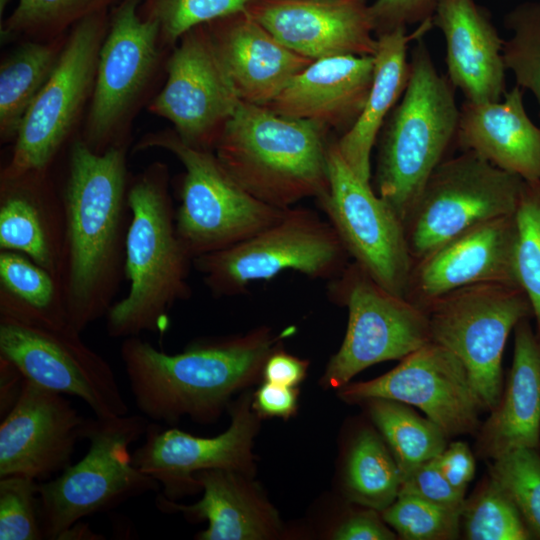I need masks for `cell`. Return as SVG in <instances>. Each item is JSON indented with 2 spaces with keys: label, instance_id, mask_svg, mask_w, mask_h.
<instances>
[{
  "label": "cell",
  "instance_id": "cell-1",
  "mask_svg": "<svg viewBox=\"0 0 540 540\" xmlns=\"http://www.w3.org/2000/svg\"><path fill=\"white\" fill-rule=\"evenodd\" d=\"M128 147L103 153L71 145L62 199L65 237L59 282L67 322L82 333L105 317L125 276L131 211Z\"/></svg>",
  "mask_w": 540,
  "mask_h": 540
},
{
  "label": "cell",
  "instance_id": "cell-2",
  "mask_svg": "<svg viewBox=\"0 0 540 540\" xmlns=\"http://www.w3.org/2000/svg\"><path fill=\"white\" fill-rule=\"evenodd\" d=\"M292 329L259 327L243 335L201 339L168 354L139 336L125 338L120 356L138 410L153 421H215L238 391L256 382L269 355Z\"/></svg>",
  "mask_w": 540,
  "mask_h": 540
},
{
  "label": "cell",
  "instance_id": "cell-3",
  "mask_svg": "<svg viewBox=\"0 0 540 540\" xmlns=\"http://www.w3.org/2000/svg\"><path fill=\"white\" fill-rule=\"evenodd\" d=\"M128 201L125 278L129 289L105 315L107 334L124 339L166 330L169 311L192 294L188 278L193 266L177 234L165 163L153 162L131 179Z\"/></svg>",
  "mask_w": 540,
  "mask_h": 540
},
{
  "label": "cell",
  "instance_id": "cell-4",
  "mask_svg": "<svg viewBox=\"0 0 540 540\" xmlns=\"http://www.w3.org/2000/svg\"><path fill=\"white\" fill-rule=\"evenodd\" d=\"M326 128L240 102L213 152L232 178L259 201L280 209L328 189Z\"/></svg>",
  "mask_w": 540,
  "mask_h": 540
},
{
  "label": "cell",
  "instance_id": "cell-5",
  "mask_svg": "<svg viewBox=\"0 0 540 540\" xmlns=\"http://www.w3.org/2000/svg\"><path fill=\"white\" fill-rule=\"evenodd\" d=\"M459 118L454 87L438 73L421 37L407 87L380 136L374 177L376 194L402 221L456 140Z\"/></svg>",
  "mask_w": 540,
  "mask_h": 540
},
{
  "label": "cell",
  "instance_id": "cell-6",
  "mask_svg": "<svg viewBox=\"0 0 540 540\" xmlns=\"http://www.w3.org/2000/svg\"><path fill=\"white\" fill-rule=\"evenodd\" d=\"M144 415L85 418L86 455L52 480L38 482L39 513L45 539L60 535L82 518L108 511L146 493L159 482L132 463L129 446L145 435Z\"/></svg>",
  "mask_w": 540,
  "mask_h": 540
},
{
  "label": "cell",
  "instance_id": "cell-7",
  "mask_svg": "<svg viewBox=\"0 0 540 540\" xmlns=\"http://www.w3.org/2000/svg\"><path fill=\"white\" fill-rule=\"evenodd\" d=\"M162 149L183 165L178 237L193 260L245 241L279 221L287 209L267 205L243 189L213 151L185 143L173 129L146 133L133 151Z\"/></svg>",
  "mask_w": 540,
  "mask_h": 540
},
{
  "label": "cell",
  "instance_id": "cell-8",
  "mask_svg": "<svg viewBox=\"0 0 540 540\" xmlns=\"http://www.w3.org/2000/svg\"><path fill=\"white\" fill-rule=\"evenodd\" d=\"M349 258L328 220L312 210L291 207L279 221L251 238L195 258L193 267L213 296L225 297L287 270L330 281L344 270Z\"/></svg>",
  "mask_w": 540,
  "mask_h": 540
},
{
  "label": "cell",
  "instance_id": "cell-9",
  "mask_svg": "<svg viewBox=\"0 0 540 540\" xmlns=\"http://www.w3.org/2000/svg\"><path fill=\"white\" fill-rule=\"evenodd\" d=\"M142 0H120L100 48L81 139L96 153L128 147L131 123L148 96L166 49Z\"/></svg>",
  "mask_w": 540,
  "mask_h": 540
},
{
  "label": "cell",
  "instance_id": "cell-10",
  "mask_svg": "<svg viewBox=\"0 0 540 540\" xmlns=\"http://www.w3.org/2000/svg\"><path fill=\"white\" fill-rule=\"evenodd\" d=\"M431 342L451 351L465 366L483 411H491L503 390L502 357L509 334L533 317L519 285L481 283L449 292L423 308Z\"/></svg>",
  "mask_w": 540,
  "mask_h": 540
},
{
  "label": "cell",
  "instance_id": "cell-11",
  "mask_svg": "<svg viewBox=\"0 0 540 540\" xmlns=\"http://www.w3.org/2000/svg\"><path fill=\"white\" fill-rule=\"evenodd\" d=\"M523 181L473 151L444 159L403 219L413 262L469 228L515 214Z\"/></svg>",
  "mask_w": 540,
  "mask_h": 540
},
{
  "label": "cell",
  "instance_id": "cell-12",
  "mask_svg": "<svg viewBox=\"0 0 540 540\" xmlns=\"http://www.w3.org/2000/svg\"><path fill=\"white\" fill-rule=\"evenodd\" d=\"M108 24L106 12H101L68 31L58 62L25 114L0 176L50 170L89 105Z\"/></svg>",
  "mask_w": 540,
  "mask_h": 540
},
{
  "label": "cell",
  "instance_id": "cell-13",
  "mask_svg": "<svg viewBox=\"0 0 540 540\" xmlns=\"http://www.w3.org/2000/svg\"><path fill=\"white\" fill-rule=\"evenodd\" d=\"M328 294L347 308L348 325L327 365V387L339 389L362 370L401 360L431 342L426 312L383 288L354 261L329 281Z\"/></svg>",
  "mask_w": 540,
  "mask_h": 540
},
{
  "label": "cell",
  "instance_id": "cell-14",
  "mask_svg": "<svg viewBox=\"0 0 540 540\" xmlns=\"http://www.w3.org/2000/svg\"><path fill=\"white\" fill-rule=\"evenodd\" d=\"M69 325L53 326L0 314V356L48 390L80 398L96 417L128 414L110 364Z\"/></svg>",
  "mask_w": 540,
  "mask_h": 540
},
{
  "label": "cell",
  "instance_id": "cell-15",
  "mask_svg": "<svg viewBox=\"0 0 540 540\" xmlns=\"http://www.w3.org/2000/svg\"><path fill=\"white\" fill-rule=\"evenodd\" d=\"M328 189L316 199L350 258L379 285L404 297L413 264L397 213L328 145Z\"/></svg>",
  "mask_w": 540,
  "mask_h": 540
},
{
  "label": "cell",
  "instance_id": "cell-16",
  "mask_svg": "<svg viewBox=\"0 0 540 540\" xmlns=\"http://www.w3.org/2000/svg\"><path fill=\"white\" fill-rule=\"evenodd\" d=\"M165 68L166 82L147 109L188 145L213 151L241 101L206 24L180 38Z\"/></svg>",
  "mask_w": 540,
  "mask_h": 540
},
{
  "label": "cell",
  "instance_id": "cell-17",
  "mask_svg": "<svg viewBox=\"0 0 540 540\" xmlns=\"http://www.w3.org/2000/svg\"><path fill=\"white\" fill-rule=\"evenodd\" d=\"M342 400L371 398L399 401L422 410L448 438L475 435L483 411L463 363L445 347L429 342L389 372L339 388Z\"/></svg>",
  "mask_w": 540,
  "mask_h": 540
},
{
  "label": "cell",
  "instance_id": "cell-18",
  "mask_svg": "<svg viewBox=\"0 0 540 540\" xmlns=\"http://www.w3.org/2000/svg\"><path fill=\"white\" fill-rule=\"evenodd\" d=\"M258 414L249 396L232 407L231 424L211 438L149 424L145 442L132 454V463L156 479L162 495L177 501L201 490L194 474L208 469L231 470L248 476L253 469V439Z\"/></svg>",
  "mask_w": 540,
  "mask_h": 540
},
{
  "label": "cell",
  "instance_id": "cell-19",
  "mask_svg": "<svg viewBox=\"0 0 540 540\" xmlns=\"http://www.w3.org/2000/svg\"><path fill=\"white\" fill-rule=\"evenodd\" d=\"M515 214L480 223L414 261L404 298L424 308L454 290L481 283L520 285Z\"/></svg>",
  "mask_w": 540,
  "mask_h": 540
},
{
  "label": "cell",
  "instance_id": "cell-20",
  "mask_svg": "<svg viewBox=\"0 0 540 540\" xmlns=\"http://www.w3.org/2000/svg\"><path fill=\"white\" fill-rule=\"evenodd\" d=\"M85 418L64 395L25 378L22 392L0 425V478L49 480L71 465Z\"/></svg>",
  "mask_w": 540,
  "mask_h": 540
},
{
  "label": "cell",
  "instance_id": "cell-21",
  "mask_svg": "<svg viewBox=\"0 0 540 540\" xmlns=\"http://www.w3.org/2000/svg\"><path fill=\"white\" fill-rule=\"evenodd\" d=\"M368 7L364 0H254L247 12L283 45L317 60L375 54Z\"/></svg>",
  "mask_w": 540,
  "mask_h": 540
},
{
  "label": "cell",
  "instance_id": "cell-22",
  "mask_svg": "<svg viewBox=\"0 0 540 540\" xmlns=\"http://www.w3.org/2000/svg\"><path fill=\"white\" fill-rule=\"evenodd\" d=\"M432 24L446 44L448 80L465 101L494 102L506 93L503 43L474 0H437Z\"/></svg>",
  "mask_w": 540,
  "mask_h": 540
},
{
  "label": "cell",
  "instance_id": "cell-23",
  "mask_svg": "<svg viewBox=\"0 0 540 540\" xmlns=\"http://www.w3.org/2000/svg\"><path fill=\"white\" fill-rule=\"evenodd\" d=\"M206 25L241 102L268 106L313 61L279 42L247 11Z\"/></svg>",
  "mask_w": 540,
  "mask_h": 540
},
{
  "label": "cell",
  "instance_id": "cell-24",
  "mask_svg": "<svg viewBox=\"0 0 540 540\" xmlns=\"http://www.w3.org/2000/svg\"><path fill=\"white\" fill-rule=\"evenodd\" d=\"M374 74L373 56L313 60L266 106L281 116L324 128H347L362 111Z\"/></svg>",
  "mask_w": 540,
  "mask_h": 540
},
{
  "label": "cell",
  "instance_id": "cell-25",
  "mask_svg": "<svg viewBox=\"0 0 540 540\" xmlns=\"http://www.w3.org/2000/svg\"><path fill=\"white\" fill-rule=\"evenodd\" d=\"M64 237L63 199L50 170L0 176V250L28 256L59 281Z\"/></svg>",
  "mask_w": 540,
  "mask_h": 540
},
{
  "label": "cell",
  "instance_id": "cell-26",
  "mask_svg": "<svg viewBox=\"0 0 540 540\" xmlns=\"http://www.w3.org/2000/svg\"><path fill=\"white\" fill-rule=\"evenodd\" d=\"M514 328V353L497 405L475 434V456L495 460L519 448H540V340L530 324Z\"/></svg>",
  "mask_w": 540,
  "mask_h": 540
},
{
  "label": "cell",
  "instance_id": "cell-27",
  "mask_svg": "<svg viewBox=\"0 0 540 540\" xmlns=\"http://www.w3.org/2000/svg\"><path fill=\"white\" fill-rule=\"evenodd\" d=\"M246 475L224 469L202 470L194 479L203 491L197 502L184 505L159 494L156 507L165 513L181 512L187 519L208 522L198 540H264L281 529L277 511Z\"/></svg>",
  "mask_w": 540,
  "mask_h": 540
},
{
  "label": "cell",
  "instance_id": "cell-28",
  "mask_svg": "<svg viewBox=\"0 0 540 540\" xmlns=\"http://www.w3.org/2000/svg\"><path fill=\"white\" fill-rule=\"evenodd\" d=\"M456 142L524 181L540 180V126L526 113L517 85L499 101H464Z\"/></svg>",
  "mask_w": 540,
  "mask_h": 540
},
{
  "label": "cell",
  "instance_id": "cell-29",
  "mask_svg": "<svg viewBox=\"0 0 540 540\" xmlns=\"http://www.w3.org/2000/svg\"><path fill=\"white\" fill-rule=\"evenodd\" d=\"M432 26L430 20L412 34L406 28H397L377 37L373 81L366 102L353 125L336 141L346 163L365 182L371 180V153L381 128L408 84V43Z\"/></svg>",
  "mask_w": 540,
  "mask_h": 540
},
{
  "label": "cell",
  "instance_id": "cell-30",
  "mask_svg": "<svg viewBox=\"0 0 540 540\" xmlns=\"http://www.w3.org/2000/svg\"><path fill=\"white\" fill-rule=\"evenodd\" d=\"M66 35L22 40L0 65V139L15 140L22 120L53 72Z\"/></svg>",
  "mask_w": 540,
  "mask_h": 540
},
{
  "label": "cell",
  "instance_id": "cell-31",
  "mask_svg": "<svg viewBox=\"0 0 540 540\" xmlns=\"http://www.w3.org/2000/svg\"><path fill=\"white\" fill-rule=\"evenodd\" d=\"M0 314L66 326L58 279L28 256L0 250Z\"/></svg>",
  "mask_w": 540,
  "mask_h": 540
},
{
  "label": "cell",
  "instance_id": "cell-32",
  "mask_svg": "<svg viewBox=\"0 0 540 540\" xmlns=\"http://www.w3.org/2000/svg\"><path fill=\"white\" fill-rule=\"evenodd\" d=\"M365 404L377 431L394 456L402 476L439 455L447 446V435L428 417H422L410 405L371 398Z\"/></svg>",
  "mask_w": 540,
  "mask_h": 540
},
{
  "label": "cell",
  "instance_id": "cell-33",
  "mask_svg": "<svg viewBox=\"0 0 540 540\" xmlns=\"http://www.w3.org/2000/svg\"><path fill=\"white\" fill-rule=\"evenodd\" d=\"M344 480L348 499L364 508L382 512L396 500L402 473L379 432L366 427L356 435Z\"/></svg>",
  "mask_w": 540,
  "mask_h": 540
},
{
  "label": "cell",
  "instance_id": "cell-34",
  "mask_svg": "<svg viewBox=\"0 0 540 540\" xmlns=\"http://www.w3.org/2000/svg\"><path fill=\"white\" fill-rule=\"evenodd\" d=\"M460 532L467 540H532L516 505L488 472L465 497Z\"/></svg>",
  "mask_w": 540,
  "mask_h": 540
},
{
  "label": "cell",
  "instance_id": "cell-35",
  "mask_svg": "<svg viewBox=\"0 0 540 540\" xmlns=\"http://www.w3.org/2000/svg\"><path fill=\"white\" fill-rule=\"evenodd\" d=\"M114 0H18L1 24L2 42L14 39L52 40L81 20L106 12Z\"/></svg>",
  "mask_w": 540,
  "mask_h": 540
},
{
  "label": "cell",
  "instance_id": "cell-36",
  "mask_svg": "<svg viewBox=\"0 0 540 540\" xmlns=\"http://www.w3.org/2000/svg\"><path fill=\"white\" fill-rule=\"evenodd\" d=\"M512 32L503 43V60L516 85L529 90L540 106V1L516 5L504 18Z\"/></svg>",
  "mask_w": 540,
  "mask_h": 540
},
{
  "label": "cell",
  "instance_id": "cell-37",
  "mask_svg": "<svg viewBox=\"0 0 540 540\" xmlns=\"http://www.w3.org/2000/svg\"><path fill=\"white\" fill-rule=\"evenodd\" d=\"M487 472L516 505L532 540H540V448L512 450L488 461Z\"/></svg>",
  "mask_w": 540,
  "mask_h": 540
},
{
  "label": "cell",
  "instance_id": "cell-38",
  "mask_svg": "<svg viewBox=\"0 0 540 540\" xmlns=\"http://www.w3.org/2000/svg\"><path fill=\"white\" fill-rule=\"evenodd\" d=\"M254 0H145L141 15L158 23L165 48L191 29L246 12Z\"/></svg>",
  "mask_w": 540,
  "mask_h": 540
},
{
  "label": "cell",
  "instance_id": "cell-39",
  "mask_svg": "<svg viewBox=\"0 0 540 540\" xmlns=\"http://www.w3.org/2000/svg\"><path fill=\"white\" fill-rule=\"evenodd\" d=\"M515 219L519 283L530 300L540 340V180L523 181Z\"/></svg>",
  "mask_w": 540,
  "mask_h": 540
},
{
  "label": "cell",
  "instance_id": "cell-40",
  "mask_svg": "<svg viewBox=\"0 0 540 540\" xmlns=\"http://www.w3.org/2000/svg\"><path fill=\"white\" fill-rule=\"evenodd\" d=\"M381 515L399 539L454 540L461 536L459 511L410 494H399Z\"/></svg>",
  "mask_w": 540,
  "mask_h": 540
},
{
  "label": "cell",
  "instance_id": "cell-41",
  "mask_svg": "<svg viewBox=\"0 0 540 540\" xmlns=\"http://www.w3.org/2000/svg\"><path fill=\"white\" fill-rule=\"evenodd\" d=\"M0 539H45L39 513L38 481L21 475L0 478Z\"/></svg>",
  "mask_w": 540,
  "mask_h": 540
},
{
  "label": "cell",
  "instance_id": "cell-42",
  "mask_svg": "<svg viewBox=\"0 0 540 540\" xmlns=\"http://www.w3.org/2000/svg\"><path fill=\"white\" fill-rule=\"evenodd\" d=\"M399 494H410L436 505L461 512L465 493L455 489L438 468L426 461L402 476Z\"/></svg>",
  "mask_w": 540,
  "mask_h": 540
},
{
  "label": "cell",
  "instance_id": "cell-43",
  "mask_svg": "<svg viewBox=\"0 0 540 540\" xmlns=\"http://www.w3.org/2000/svg\"><path fill=\"white\" fill-rule=\"evenodd\" d=\"M437 0H376L368 7L374 32L380 35L432 20Z\"/></svg>",
  "mask_w": 540,
  "mask_h": 540
},
{
  "label": "cell",
  "instance_id": "cell-44",
  "mask_svg": "<svg viewBox=\"0 0 540 540\" xmlns=\"http://www.w3.org/2000/svg\"><path fill=\"white\" fill-rule=\"evenodd\" d=\"M338 540H394L396 533L383 520L381 512L371 508L345 517L332 533Z\"/></svg>",
  "mask_w": 540,
  "mask_h": 540
},
{
  "label": "cell",
  "instance_id": "cell-45",
  "mask_svg": "<svg viewBox=\"0 0 540 540\" xmlns=\"http://www.w3.org/2000/svg\"><path fill=\"white\" fill-rule=\"evenodd\" d=\"M434 459L448 482L455 489L466 493L476 472L475 454L469 445L463 441L451 442Z\"/></svg>",
  "mask_w": 540,
  "mask_h": 540
},
{
  "label": "cell",
  "instance_id": "cell-46",
  "mask_svg": "<svg viewBox=\"0 0 540 540\" xmlns=\"http://www.w3.org/2000/svg\"><path fill=\"white\" fill-rule=\"evenodd\" d=\"M298 390L265 381L256 391L252 407L258 416L286 419L297 409Z\"/></svg>",
  "mask_w": 540,
  "mask_h": 540
},
{
  "label": "cell",
  "instance_id": "cell-47",
  "mask_svg": "<svg viewBox=\"0 0 540 540\" xmlns=\"http://www.w3.org/2000/svg\"><path fill=\"white\" fill-rule=\"evenodd\" d=\"M308 367V360L291 355L279 347L267 358L262 376L267 382L295 387L305 378Z\"/></svg>",
  "mask_w": 540,
  "mask_h": 540
},
{
  "label": "cell",
  "instance_id": "cell-48",
  "mask_svg": "<svg viewBox=\"0 0 540 540\" xmlns=\"http://www.w3.org/2000/svg\"><path fill=\"white\" fill-rule=\"evenodd\" d=\"M25 381L20 370L0 356V415L5 417L17 402Z\"/></svg>",
  "mask_w": 540,
  "mask_h": 540
},
{
  "label": "cell",
  "instance_id": "cell-49",
  "mask_svg": "<svg viewBox=\"0 0 540 540\" xmlns=\"http://www.w3.org/2000/svg\"><path fill=\"white\" fill-rule=\"evenodd\" d=\"M102 535L92 531L88 524L80 521L73 524L69 529L63 532L58 540H102Z\"/></svg>",
  "mask_w": 540,
  "mask_h": 540
}]
</instances>
